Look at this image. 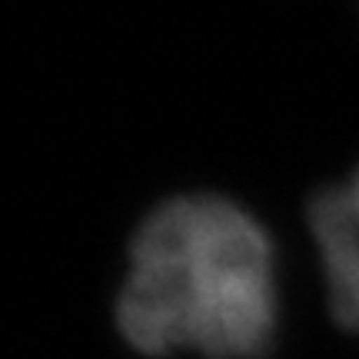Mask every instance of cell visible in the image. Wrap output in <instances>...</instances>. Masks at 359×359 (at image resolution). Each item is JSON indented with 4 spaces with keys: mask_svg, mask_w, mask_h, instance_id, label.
<instances>
[{
    "mask_svg": "<svg viewBox=\"0 0 359 359\" xmlns=\"http://www.w3.org/2000/svg\"><path fill=\"white\" fill-rule=\"evenodd\" d=\"M276 320L273 243L243 206L190 193L140 223L116 299V326L137 353L259 359Z\"/></svg>",
    "mask_w": 359,
    "mask_h": 359,
    "instance_id": "cell-1",
    "label": "cell"
},
{
    "mask_svg": "<svg viewBox=\"0 0 359 359\" xmlns=\"http://www.w3.org/2000/svg\"><path fill=\"white\" fill-rule=\"evenodd\" d=\"M309 230L320 246L333 316L359 333V170L313 200Z\"/></svg>",
    "mask_w": 359,
    "mask_h": 359,
    "instance_id": "cell-2",
    "label": "cell"
}]
</instances>
